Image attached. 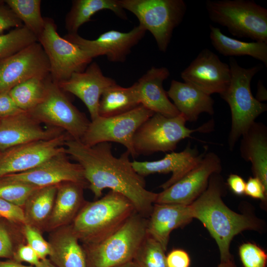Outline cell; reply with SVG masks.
I'll return each mask as SVG.
<instances>
[{
    "instance_id": "6da1fadb",
    "label": "cell",
    "mask_w": 267,
    "mask_h": 267,
    "mask_svg": "<svg viewBox=\"0 0 267 267\" xmlns=\"http://www.w3.org/2000/svg\"><path fill=\"white\" fill-rule=\"evenodd\" d=\"M64 147L67 156L81 166L95 198H99L103 190L109 188L128 198L138 214L149 217L158 193L146 188L145 180L134 170L128 151L116 157L110 142L89 146L72 138L66 141Z\"/></svg>"
},
{
    "instance_id": "7a4b0ae2",
    "label": "cell",
    "mask_w": 267,
    "mask_h": 267,
    "mask_svg": "<svg viewBox=\"0 0 267 267\" xmlns=\"http://www.w3.org/2000/svg\"><path fill=\"white\" fill-rule=\"evenodd\" d=\"M219 174L212 175L207 188L189 205L193 218L199 220L216 241L221 262H225L233 259L229 251L233 238L244 230L257 229L258 225L253 218L234 212L223 203Z\"/></svg>"
},
{
    "instance_id": "3957f363",
    "label": "cell",
    "mask_w": 267,
    "mask_h": 267,
    "mask_svg": "<svg viewBox=\"0 0 267 267\" xmlns=\"http://www.w3.org/2000/svg\"><path fill=\"white\" fill-rule=\"evenodd\" d=\"M135 212L128 198L110 190L96 201L86 202L70 225L83 244L96 243L117 230Z\"/></svg>"
},
{
    "instance_id": "277c9868",
    "label": "cell",
    "mask_w": 267,
    "mask_h": 267,
    "mask_svg": "<svg viewBox=\"0 0 267 267\" xmlns=\"http://www.w3.org/2000/svg\"><path fill=\"white\" fill-rule=\"evenodd\" d=\"M231 72L229 84L220 95L229 105L231 115V126L228 138L230 150L255 122L256 119L267 110L266 104L259 101L252 94L251 82L262 69L260 65L245 68L234 58L229 59Z\"/></svg>"
},
{
    "instance_id": "5b68a950",
    "label": "cell",
    "mask_w": 267,
    "mask_h": 267,
    "mask_svg": "<svg viewBox=\"0 0 267 267\" xmlns=\"http://www.w3.org/2000/svg\"><path fill=\"white\" fill-rule=\"evenodd\" d=\"M147 218L135 212L107 237L83 244L87 267H114L133 261L147 234Z\"/></svg>"
},
{
    "instance_id": "8992f818",
    "label": "cell",
    "mask_w": 267,
    "mask_h": 267,
    "mask_svg": "<svg viewBox=\"0 0 267 267\" xmlns=\"http://www.w3.org/2000/svg\"><path fill=\"white\" fill-rule=\"evenodd\" d=\"M209 19L234 36L267 43V9L250 0H207Z\"/></svg>"
},
{
    "instance_id": "52a82bcc",
    "label": "cell",
    "mask_w": 267,
    "mask_h": 267,
    "mask_svg": "<svg viewBox=\"0 0 267 267\" xmlns=\"http://www.w3.org/2000/svg\"><path fill=\"white\" fill-rule=\"evenodd\" d=\"M186 122L181 114L168 117L154 113L140 126L134 135L133 146L136 156L172 152L178 142L191 137L193 133L209 132L213 127V121H210L198 128L191 129L186 127Z\"/></svg>"
},
{
    "instance_id": "ba28073f",
    "label": "cell",
    "mask_w": 267,
    "mask_h": 267,
    "mask_svg": "<svg viewBox=\"0 0 267 267\" xmlns=\"http://www.w3.org/2000/svg\"><path fill=\"white\" fill-rule=\"evenodd\" d=\"M122 7L137 18L139 25L152 35L159 50L165 52L174 29L187 10L183 0H119Z\"/></svg>"
},
{
    "instance_id": "9c48e42d",
    "label": "cell",
    "mask_w": 267,
    "mask_h": 267,
    "mask_svg": "<svg viewBox=\"0 0 267 267\" xmlns=\"http://www.w3.org/2000/svg\"><path fill=\"white\" fill-rule=\"evenodd\" d=\"M65 93L49 75L46 79L43 99L28 112L41 124L59 129L72 139L80 140L90 121L72 104Z\"/></svg>"
},
{
    "instance_id": "30bf717a",
    "label": "cell",
    "mask_w": 267,
    "mask_h": 267,
    "mask_svg": "<svg viewBox=\"0 0 267 267\" xmlns=\"http://www.w3.org/2000/svg\"><path fill=\"white\" fill-rule=\"evenodd\" d=\"M44 28L38 37L49 64V76L58 84L75 73L85 71L92 59L74 44L61 37L53 19L44 17Z\"/></svg>"
},
{
    "instance_id": "8fae6325",
    "label": "cell",
    "mask_w": 267,
    "mask_h": 267,
    "mask_svg": "<svg viewBox=\"0 0 267 267\" xmlns=\"http://www.w3.org/2000/svg\"><path fill=\"white\" fill-rule=\"evenodd\" d=\"M154 113L141 105L126 113L90 121L80 139L92 146L102 142H115L124 145L133 158L137 156L133 146L134 135L140 126Z\"/></svg>"
},
{
    "instance_id": "7c38bea8",
    "label": "cell",
    "mask_w": 267,
    "mask_h": 267,
    "mask_svg": "<svg viewBox=\"0 0 267 267\" xmlns=\"http://www.w3.org/2000/svg\"><path fill=\"white\" fill-rule=\"evenodd\" d=\"M222 161L214 152H205L200 162L183 177L158 193L155 203L190 205L207 188L210 177L220 173Z\"/></svg>"
},
{
    "instance_id": "4fadbf2b",
    "label": "cell",
    "mask_w": 267,
    "mask_h": 267,
    "mask_svg": "<svg viewBox=\"0 0 267 267\" xmlns=\"http://www.w3.org/2000/svg\"><path fill=\"white\" fill-rule=\"evenodd\" d=\"M46 54L37 41L0 60V93L9 91L16 85L36 77L49 75Z\"/></svg>"
},
{
    "instance_id": "5bb4252c",
    "label": "cell",
    "mask_w": 267,
    "mask_h": 267,
    "mask_svg": "<svg viewBox=\"0 0 267 267\" xmlns=\"http://www.w3.org/2000/svg\"><path fill=\"white\" fill-rule=\"evenodd\" d=\"M71 138L64 132L51 139L25 143L2 152L0 154V178L30 170L51 157L65 152V143Z\"/></svg>"
},
{
    "instance_id": "9a60e30c",
    "label": "cell",
    "mask_w": 267,
    "mask_h": 267,
    "mask_svg": "<svg viewBox=\"0 0 267 267\" xmlns=\"http://www.w3.org/2000/svg\"><path fill=\"white\" fill-rule=\"evenodd\" d=\"M146 32L138 25L128 32L108 31L94 40L85 39L78 34H67L64 38L79 46L91 59L104 55L110 62H124Z\"/></svg>"
},
{
    "instance_id": "2e32d148",
    "label": "cell",
    "mask_w": 267,
    "mask_h": 267,
    "mask_svg": "<svg viewBox=\"0 0 267 267\" xmlns=\"http://www.w3.org/2000/svg\"><path fill=\"white\" fill-rule=\"evenodd\" d=\"M0 178L38 187L57 185L65 181L76 182L88 186L81 166L69 161L65 152L51 157L30 170Z\"/></svg>"
},
{
    "instance_id": "e0dca14e",
    "label": "cell",
    "mask_w": 267,
    "mask_h": 267,
    "mask_svg": "<svg viewBox=\"0 0 267 267\" xmlns=\"http://www.w3.org/2000/svg\"><path fill=\"white\" fill-rule=\"evenodd\" d=\"M184 82L205 93H222L228 86L231 72L228 64L208 48L202 50L180 73Z\"/></svg>"
},
{
    "instance_id": "ac0fdd59",
    "label": "cell",
    "mask_w": 267,
    "mask_h": 267,
    "mask_svg": "<svg viewBox=\"0 0 267 267\" xmlns=\"http://www.w3.org/2000/svg\"><path fill=\"white\" fill-rule=\"evenodd\" d=\"M65 132L44 128L29 112L22 111L0 119V153L25 143L51 139Z\"/></svg>"
},
{
    "instance_id": "d6986e66",
    "label": "cell",
    "mask_w": 267,
    "mask_h": 267,
    "mask_svg": "<svg viewBox=\"0 0 267 267\" xmlns=\"http://www.w3.org/2000/svg\"><path fill=\"white\" fill-rule=\"evenodd\" d=\"M115 83L114 79L104 76L99 65L93 62L85 71L73 74L69 79L57 85L65 92L71 93L80 98L93 120L99 116V104L103 92Z\"/></svg>"
},
{
    "instance_id": "ffe728a7",
    "label": "cell",
    "mask_w": 267,
    "mask_h": 267,
    "mask_svg": "<svg viewBox=\"0 0 267 267\" xmlns=\"http://www.w3.org/2000/svg\"><path fill=\"white\" fill-rule=\"evenodd\" d=\"M206 152L199 154L198 150L189 144L183 151H172L166 154L161 159L153 161L134 160L132 164L135 172L143 178L156 173H172L171 178L160 186L164 190L178 181L194 167Z\"/></svg>"
},
{
    "instance_id": "44dd1931",
    "label": "cell",
    "mask_w": 267,
    "mask_h": 267,
    "mask_svg": "<svg viewBox=\"0 0 267 267\" xmlns=\"http://www.w3.org/2000/svg\"><path fill=\"white\" fill-rule=\"evenodd\" d=\"M170 75L166 67L152 66L135 84L140 105L154 113L173 117L180 113L169 100L163 88V82Z\"/></svg>"
},
{
    "instance_id": "7402d4cb",
    "label": "cell",
    "mask_w": 267,
    "mask_h": 267,
    "mask_svg": "<svg viewBox=\"0 0 267 267\" xmlns=\"http://www.w3.org/2000/svg\"><path fill=\"white\" fill-rule=\"evenodd\" d=\"M192 219L190 205L154 203L147 218L146 232L166 251L171 232Z\"/></svg>"
},
{
    "instance_id": "603a6c76",
    "label": "cell",
    "mask_w": 267,
    "mask_h": 267,
    "mask_svg": "<svg viewBox=\"0 0 267 267\" xmlns=\"http://www.w3.org/2000/svg\"><path fill=\"white\" fill-rule=\"evenodd\" d=\"M87 186L73 181L57 185L53 208L44 229L52 231L71 224L86 201L83 190Z\"/></svg>"
},
{
    "instance_id": "cb8c5ba5",
    "label": "cell",
    "mask_w": 267,
    "mask_h": 267,
    "mask_svg": "<svg viewBox=\"0 0 267 267\" xmlns=\"http://www.w3.org/2000/svg\"><path fill=\"white\" fill-rule=\"evenodd\" d=\"M167 93L186 121H196L202 113L214 114V101L211 95L189 84L173 80Z\"/></svg>"
},
{
    "instance_id": "d4e9b609",
    "label": "cell",
    "mask_w": 267,
    "mask_h": 267,
    "mask_svg": "<svg viewBox=\"0 0 267 267\" xmlns=\"http://www.w3.org/2000/svg\"><path fill=\"white\" fill-rule=\"evenodd\" d=\"M48 242L49 259L56 267H87L83 246L74 233L71 225L51 231Z\"/></svg>"
},
{
    "instance_id": "484cf974",
    "label": "cell",
    "mask_w": 267,
    "mask_h": 267,
    "mask_svg": "<svg viewBox=\"0 0 267 267\" xmlns=\"http://www.w3.org/2000/svg\"><path fill=\"white\" fill-rule=\"evenodd\" d=\"M240 145L241 157L250 162L254 177L267 188V128L255 122L242 135Z\"/></svg>"
},
{
    "instance_id": "4316f807",
    "label": "cell",
    "mask_w": 267,
    "mask_h": 267,
    "mask_svg": "<svg viewBox=\"0 0 267 267\" xmlns=\"http://www.w3.org/2000/svg\"><path fill=\"white\" fill-rule=\"evenodd\" d=\"M103 10H110L121 19H127L119 0H74L65 19L68 34H78L81 26L91 21L96 13Z\"/></svg>"
},
{
    "instance_id": "83f0119b",
    "label": "cell",
    "mask_w": 267,
    "mask_h": 267,
    "mask_svg": "<svg viewBox=\"0 0 267 267\" xmlns=\"http://www.w3.org/2000/svg\"><path fill=\"white\" fill-rule=\"evenodd\" d=\"M210 39L213 46L220 54L226 56H251L267 66V43L246 42L230 38L223 34L218 27L210 24Z\"/></svg>"
},
{
    "instance_id": "f1b7e54d",
    "label": "cell",
    "mask_w": 267,
    "mask_h": 267,
    "mask_svg": "<svg viewBox=\"0 0 267 267\" xmlns=\"http://www.w3.org/2000/svg\"><path fill=\"white\" fill-rule=\"evenodd\" d=\"M139 105L135 83L128 88L115 83L103 92L99 101L98 114L104 117L114 116L128 112Z\"/></svg>"
},
{
    "instance_id": "f546056e",
    "label": "cell",
    "mask_w": 267,
    "mask_h": 267,
    "mask_svg": "<svg viewBox=\"0 0 267 267\" xmlns=\"http://www.w3.org/2000/svg\"><path fill=\"white\" fill-rule=\"evenodd\" d=\"M57 185L40 187L28 198L23 207L26 223L44 229L51 213Z\"/></svg>"
},
{
    "instance_id": "4dcf8cb0",
    "label": "cell",
    "mask_w": 267,
    "mask_h": 267,
    "mask_svg": "<svg viewBox=\"0 0 267 267\" xmlns=\"http://www.w3.org/2000/svg\"><path fill=\"white\" fill-rule=\"evenodd\" d=\"M47 77L30 79L9 91L13 101L20 110L28 112L40 103L44 96Z\"/></svg>"
},
{
    "instance_id": "1f68e13d",
    "label": "cell",
    "mask_w": 267,
    "mask_h": 267,
    "mask_svg": "<svg viewBox=\"0 0 267 267\" xmlns=\"http://www.w3.org/2000/svg\"><path fill=\"white\" fill-rule=\"evenodd\" d=\"M23 26L38 37L43 32L45 25L44 17L41 14V0H6Z\"/></svg>"
},
{
    "instance_id": "d6a6232c",
    "label": "cell",
    "mask_w": 267,
    "mask_h": 267,
    "mask_svg": "<svg viewBox=\"0 0 267 267\" xmlns=\"http://www.w3.org/2000/svg\"><path fill=\"white\" fill-rule=\"evenodd\" d=\"M165 252L159 242L147 234L133 261L138 267H167Z\"/></svg>"
},
{
    "instance_id": "836d02e7",
    "label": "cell",
    "mask_w": 267,
    "mask_h": 267,
    "mask_svg": "<svg viewBox=\"0 0 267 267\" xmlns=\"http://www.w3.org/2000/svg\"><path fill=\"white\" fill-rule=\"evenodd\" d=\"M37 41V37L24 26L0 35V60Z\"/></svg>"
},
{
    "instance_id": "e575fe53",
    "label": "cell",
    "mask_w": 267,
    "mask_h": 267,
    "mask_svg": "<svg viewBox=\"0 0 267 267\" xmlns=\"http://www.w3.org/2000/svg\"><path fill=\"white\" fill-rule=\"evenodd\" d=\"M40 187L0 178V198L22 207L28 198Z\"/></svg>"
},
{
    "instance_id": "d590c367",
    "label": "cell",
    "mask_w": 267,
    "mask_h": 267,
    "mask_svg": "<svg viewBox=\"0 0 267 267\" xmlns=\"http://www.w3.org/2000/svg\"><path fill=\"white\" fill-rule=\"evenodd\" d=\"M22 232L27 244L36 252L41 260L47 258L50 253L48 241L43 237L41 231L28 224L23 225Z\"/></svg>"
},
{
    "instance_id": "8d00e7d4",
    "label": "cell",
    "mask_w": 267,
    "mask_h": 267,
    "mask_svg": "<svg viewBox=\"0 0 267 267\" xmlns=\"http://www.w3.org/2000/svg\"><path fill=\"white\" fill-rule=\"evenodd\" d=\"M239 254L244 267H266L267 255L257 245L245 243L239 248Z\"/></svg>"
},
{
    "instance_id": "74e56055",
    "label": "cell",
    "mask_w": 267,
    "mask_h": 267,
    "mask_svg": "<svg viewBox=\"0 0 267 267\" xmlns=\"http://www.w3.org/2000/svg\"><path fill=\"white\" fill-rule=\"evenodd\" d=\"M0 217L22 225L26 223L23 209L0 198Z\"/></svg>"
},
{
    "instance_id": "f35d334b",
    "label": "cell",
    "mask_w": 267,
    "mask_h": 267,
    "mask_svg": "<svg viewBox=\"0 0 267 267\" xmlns=\"http://www.w3.org/2000/svg\"><path fill=\"white\" fill-rule=\"evenodd\" d=\"M23 26V24L4 1L0 0V35L5 30Z\"/></svg>"
},
{
    "instance_id": "ab89813d",
    "label": "cell",
    "mask_w": 267,
    "mask_h": 267,
    "mask_svg": "<svg viewBox=\"0 0 267 267\" xmlns=\"http://www.w3.org/2000/svg\"><path fill=\"white\" fill-rule=\"evenodd\" d=\"M12 259L16 262L26 263L34 267L37 266L41 261L36 252L27 243L18 246L14 252Z\"/></svg>"
},
{
    "instance_id": "60d3db41",
    "label": "cell",
    "mask_w": 267,
    "mask_h": 267,
    "mask_svg": "<svg viewBox=\"0 0 267 267\" xmlns=\"http://www.w3.org/2000/svg\"><path fill=\"white\" fill-rule=\"evenodd\" d=\"M267 188L257 178L250 177L246 182L245 194L252 198L265 200Z\"/></svg>"
},
{
    "instance_id": "b9f144b4",
    "label": "cell",
    "mask_w": 267,
    "mask_h": 267,
    "mask_svg": "<svg viewBox=\"0 0 267 267\" xmlns=\"http://www.w3.org/2000/svg\"><path fill=\"white\" fill-rule=\"evenodd\" d=\"M167 267H189L190 260L185 251L176 249L172 250L166 256Z\"/></svg>"
},
{
    "instance_id": "7bdbcfd3",
    "label": "cell",
    "mask_w": 267,
    "mask_h": 267,
    "mask_svg": "<svg viewBox=\"0 0 267 267\" xmlns=\"http://www.w3.org/2000/svg\"><path fill=\"white\" fill-rule=\"evenodd\" d=\"M14 251L8 231L0 223V258H12Z\"/></svg>"
},
{
    "instance_id": "ee69618b",
    "label": "cell",
    "mask_w": 267,
    "mask_h": 267,
    "mask_svg": "<svg viewBox=\"0 0 267 267\" xmlns=\"http://www.w3.org/2000/svg\"><path fill=\"white\" fill-rule=\"evenodd\" d=\"M23 111L15 104L9 91L0 93V119Z\"/></svg>"
},
{
    "instance_id": "f6af8a7d",
    "label": "cell",
    "mask_w": 267,
    "mask_h": 267,
    "mask_svg": "<svg viewBox=\"0 0 267 267\" xmlns=\"http://www.w3.org/2000/svg\"><path fill=\"white\" fill-rule=\"evenodd\" d=\"M227 184L232 192L237 195L245 194L246 182L243 178L236 174H230L227 179Z\"/></svg>"
},
{
    "instance_id": "bcb514c9",
    "label": "cell",
    "mask_w": 267,
    "mask_h": 267,
    "mask_svg": "<svg viewBox=\"0 0 267 267\" xmlns=\"http://www.w3.org/2000/svg\"><path fill=\"white\" fill-rule=\"evenodd\" d=\"M259 101L267 100V90L264 86L263 82L259 80L257 85V92L256 97Z\"/></svg>"
},
{
    "instance_id": "7dc6e473",
    "label": "cell",
    "mask_w": 267,
    "mask_h": 267,
    "mask_svg": "<svg viewBox=\"0 0 267 267\" xmlns=\"http://www.w3.org/2000/svg\"><path fill=\"white\" fill-rule=\"evenodd\" d=\"M0 267H35L31 265H25L22 263L16 262L14 260L7 261H0Z\"/></svg>"
},
{
    "instance_id": "c3c4849f",
    "label": "cell",
    "mask_w": 267,
    "mask_h": 267,
    "mask_svg": "<svg viewBox=\"0 0 267 267\" xmlns=\"http://www.w3.org/2000/svg\"><path fill=\"white\" fill-rule=\"evenodd\" d=\"M35 267H56L47 258L40 261L39 264Z\"/></svg>"
},
{
    "instance_id": "681fc988",
    "label": "cell",
    "mask_w": 267,
    "mask_h": 267,
    "mask_svg": "<svg viewBox=\"0 0 267 267\" xmlns=\"http://www.w3.org/2000/svg\"><path fill=\"white\" fill-rule=\"evenodd\" d=\"M217 267H236L233 259L225 262H221Z\"/></svg>"
},
{
    "instance_id": "f907efd6",
    "label": "cell",
    "mask_w": 267,
    "mask_h": 267,
    "mask_svg": "<svg viewBox=\"0 0 267 267\" xmlns=\"http://www.w3.org/2000/svg\"><path fill=\"white\" fill-rule=\"evenodd\" d=\"M114 267H138L137 265L133 261L125 263L124 264Z\"/></svg>"
},
{
    "instance_id": "816d5d0a",
    "label": "cell",
    "mask_w": 267,
    "mask_h": 267,
    "mask_svg": "<svg viewBox=\"0 0 267 267\" xmlns=\"http://www.w3.org/2000/svg\"><path fill=\"white\" fill-rule=\"evenodd\" d=\"M1 153H0V154H1Z\"/></svg>"
},
{
    "instance_id": "f5cc1de1",
    "label": "cell",
    "mask_w": 267,
    "mask_h": 267,
    "mask_svg": "<svg viewBox=\"0 0 267 267\" xmlns=\"http://www.w3.org/2000/svg\"></svg>"
}]
</instances>
